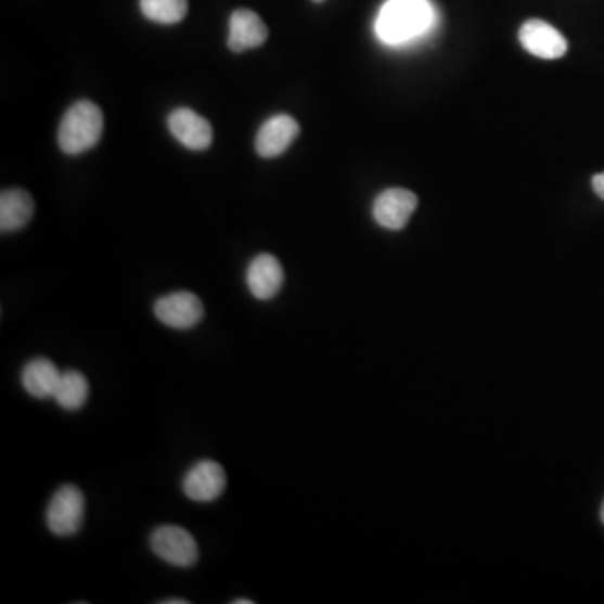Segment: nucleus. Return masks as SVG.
<instances>
[{"label":"nucleus","mask_w":604,"mask_h":604,"mask_svg":"<svg viewBox=\"0 0 604 604\" xmlns=\"http://www.w3.org/2000/svg\"><path fill=\"white\" fill-rule=\"evenodd\" d=\"M434 23L426 0H388L376 20V34L389 46H401L422 36Z\"/></svg>","instance_id":"obj_1"},{"label":"nucleus","mask_w":604,"mask_h":604,"mask_svg":"<svg viewBox=\"0 0 604 604\" xmlns=\"http://www.w3.org/2000/svg\"><path fill=\"white\" fill-rule=\"evenodd\" d=\"M104 118L100 106L82 100L73 104L61 119L57 141L67 155H81L98 145L103 134Z\"/></svg>","instance_id":"obj_2"},{"label":"nucleus","mask_w":604,"mask_h":604,"mask_svg":"<svg viewBox=\"0 0 604 604\" xmlns=\"http://www.w3.org/2000/svg\"><path fill=\"white\" fill-rule=\"evenodd\" d=\"M86 501L76 486H63L54 492L46 511V524L60 538L75 536L85 523Z\"/></svg>","instance_id":"obj_3"},{"label":"nucleus","mask_w":604,"mask_h":604,"mask_svg":"<svg viewBox=\"0 0 604 604\" xmlns=\"http://www.w3.org/2000/svg\"><path fill=\"white\" fill-rule=\"evenodd\" d=\"M150 548L153 553L175 567H192L198 561L197 541L189 530L179 526L156 527L150 536Z\"/></svg>","instance_id":"obj_4"},{"label":"nucleus","mask_w":604,"mask_h":604,"mask_svg":"<svg viewBox=\"0 0 604 604\" xmlns=\"http://www.w3.org/2000/svg\"><path fill=\"white\" fill-rule=\"evenodd\" d=\"M204 312L201 297L189 291L168 294L155 303L156 319L171 330H192L201 323Z\"/></svg>","instance_id":"obj_5"},{"label":"nucleus","mask_w":604,"mask_h":604,"mask_svg":"<svg viewBox=\"0 0 604 604\" xmlns=\"http://www.w3.org/2000/svg\"><path fill=\"white\" fill-rule=\"evenodd\" d=\"M227 487V475L216 460H202L193 465L183 477V493L190 501L208 504L217 501Z\"/></svg>","instance_id":"obj_6"},{"label":"nucleus","mask_w":604,"mask_h":604,"mask_svg":"<svg viewBox=\"0 0 604 604\" xmlns=\"http://www.w3.org/2000/svg\"><path fill=\"white\" fill-rule=\"evenodd\" d=\"M519 41L527 52L541 60H560L567 51V41L563 34L544 21L530 20L524 23L519 30Z\"/></svg>","instance_id":"obj_7"},{"label":"nucleus","mask_w":604,"mask_h":604,"mask_svg":"<svg viewBox=\"0 0 604 604\" xmlns=\"http://www.w3.org/2000/svg\"><path fill=\"white\" fill-rule=\"evenodd\" d=\"M419 198L404 189H388L380 193L373 205V217L378 226L388 230H401L416 210Z\"/></svg>","instance_id":"obj_8"},{"label":"nucleus","mask_w":604,"mask_h":604,"mask_svg":"<svg viewBox=\"0 0 604 604\" xmlns=\"http://www.w3.org/2000/svg\"><path fill=\"white\" fill-rule=\"evenodd\" d=\"M299 123L290 115H275L264 123L256 137V150L262 158H275L286 152L297 134Z\"/></svg>","instance_id":"obj_9"},{"label":"nucleus","mask_w":604,"mask_h":604,"mask_svg":"<svg viewBox=\"0 0 604 604\" xmlns=\"http://www.w3.org/2000/svg\"><path fill=\"white\" fill-rule=\"evenodd\" d=\"M168 128L183 146L193 150V152H202V150H207L211 145L214 131H211L210 123L198 113L192 112V110H175L168 116Z\"/></svg>","instance_id":"obj_10"},{"label":"nucleus","mask_w":604,"mask_h":604,"mask_svg":"<svg viewBox=\"0 0 604 604\" xmlns=\"http://www.w3.org/2000/svg\"><path fill=\"white\" fill-rule=\"evenodd\" d=\"M247 286L256 299L269 300L278 296L284 284V269L278 257L260 254L247 268Z\"/></svg>","instance_id":"obj_11"},{"label":"nucleus","mask_w":604,"mask_h":604,"mask_svg":"<svg viewBox=\"0 0 604 604\" xmlns=\"http://www.w3.org/2000/svg\"><path fill=\"white\" fill-rule=\"evenodd\" d=\"M229 49L232 52H244L247 49L260 48L268 41L269 29L259 15L248 9H239L230 17Z\"/></svg>","instance_id":"obj_12"},{"label":"nucleus","mask_w":604,"mask_h":604,"mask_svg":"<svg viewBox=\"0 0 604 604\" xmlns=\"http://www.w3.org/2000/svg\"><path fill=\"white\" fill-rule=\"evenodd\" d=\"M61 373L56 364L49 361L48 358H34L24 367L21 383L30 397L38 400L54 397L57 383H60Z\"/></svg>","instance_id":"obj_13"},{"label":"nucleus","mask_w":604,"mask_h":604,"mask_svg":"<svg viewBox=\"0 0 604 604\" xmlns=\"http://www.w3.org/2000/svg\"><path fill=\"white\" fill-rule=\"evenodd\" d=\"M34 216V201L23 189L5 190L0 195V230L17 232L30 222Z\"/></svg>","instance_id":"obj_14"},{"label":"nucleus","mask_w":604,"mask_h":604,"mask_svg":"<svg viewBox=\"0 0 604 604\" xmlns=\"http://www.w3.org/2000/svg\"><path fill=\"white\" fill-rule=\"evenodd\" d=\"M52 398L66 412H78L90 398V383L79 371H63Z\"/></svg>","instance_id":"obj_15"},{"label":"nucleus","mask_w":604,"mask_h":604,"mask_svg":"<svg viewBox=\"0 0 604 604\" xmlns=\"http://www.w3.org/2000/svg\"><path fill=\"white\" fill-rule=\"evenodd\" d=\"M140 9L146 20L158 24H177L189 12L187 0H140Z\"/></svg>","instance_id":"obj_16"},{"label":"nucleus","mask_w":604,"mask_h":604,"mask_svg":"<svg viewBox=\"0 0 604 604\" xmlns=\"http://www.w3.org/2000/svg\"><path fill=\"white\" fill-rule=\"evenodd\" d=\"M593 189L596 192L597 197L604 201V171L603 174L594 175L593 177Z\"/></svg>","instance_id":"obj_17"},{"label":"nucleus","mask_w":604,"mask_h":604,"mask_svg":"<svg viewBox=\"0 0 604 604\" xmlns=\"http://www.w3.org/2000/svg\"><path fill=\"white\" fill-rule=\"evenodd\" d=\"M162 603H164V604H175V603L187 604V603H189V601H185V600H165V601H162Z\"/></svg>","instance_id":"obj_18"},{"label":"nucleus","mask_w":604,"mask_h":604,"mask_svg":"<svg viewBox=\"0 0 604 604\" xmlns=\"http://www.w3.org/2000/svg\"><path fill=\"white\" fill-rule=\"evenodd\" d=\"M232 603H234V604H253L254 601L253 600H235V601H232Z\"/></svg>","instance_id":"obj_19"},{"label":"nucleus","mask_w":604,"mask_h":604,"mask_svg":"<svg viewBox=\"0 0 604 604\" xmlns=\"http://www.w3.org/2000/svg\"><path fill=\"white\" fill-rule=\"evenodd\" d=\"M601 521H603L604 524V502H603V507H601Z\"/></svg>","instance_id":"obj_20"},{"label":"nucleus","mask_w":604,"mask_h":604,"mask_svg":"<svg viewBox=\"0 0 604 604\" xmlns=\"http://www.w3.org/2000/svg\"><path fill=\"white\" fill-rule=\"evenodd\" d=\"M312 2H318L319 4V2H324V0H312Z\"/></svg>","instance_id":"obj_21"}]
</instances>
